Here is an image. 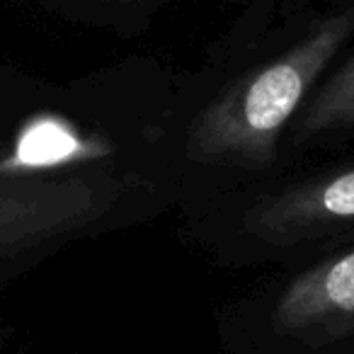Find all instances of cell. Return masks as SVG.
I'll return each mask as SVG.
<instances>
[{
    "mask_svg": "<svg viewBox=\"0 0 354 354\" xmlns=\"http://www.w3.org/2000/svg\"><path fill=\"white\" fill-rule=\"evenodd\" d=\"M221 354H354V248L257 289L218 315Z\"/></svg>",
    "mask_w": 354,
    "mask_h": 354,
    "instance_id": "cell-1",
    "label": "cell"
},
{
    "mask_svg": "<svg viewBox=\"0 0 354 354\" xmlns=\"http://www.w3.org/2000/svg\"><path fill=\"white\" fill-rule=\"evenodd\" d=\"M344 30L335 22L291 54L272 61L209 117L207 138L223 153H257L299 107L301 97L342 41Z\"/></svg>",
    "mask_w": 354,
    "mask_h": 354,
    "instance_id": "cell-2",
    "label": "cell"
},
{
    "mask_svg": "<svg viewBox=\"0 0 354 354\" xmlns=\"http://www.w3.org/2000/svg\"><path fill=\"white\" fill-rule=\"evenodd\" d=\"M291 214L301 216L304 221H299L286 233L277 252H284L299 241L318 236V231H335V226L342 223V218H354V170L333 177L318 189L304 192L299 199V212Z\"/></svg>",
    "mask_w": 354,
    "mask_h": 354,
    "instance_id": "cell-3",
    "label": "cell"
},
{
    "mask_svg": "<svg viewBox=\"0 0 354 354\" xmlns=\"http://www.w3.org/2000/svg\"><path fill=\"white\" fill-rule=\"evenodd\" d=\"M83 151L80 141L56 119H35L15 143L10 165L44 167L75 158Z\"/></svg>",
    "mask_w": 354,
    "mask_h": 354,
    "instance_id": "cell-4",
    "label": "cell"
},
{
    "mask_svg": "<svg viewBox=\"0 0 354 354\" xmlns=\"http://www.w3.org/2000/svg\"><path fill=\"white\" fill-rule=\"evenodd\" d=\"M354 119V61L328 85L323 97L310 107L308 122L318 127H330L335 122H352Z\"/></svg>",
    "mask_w": 354,
    "mask_h": 354,
    "instance_id": "cell-5",
    "label": "cell"
}]
</instances>
